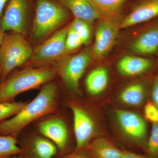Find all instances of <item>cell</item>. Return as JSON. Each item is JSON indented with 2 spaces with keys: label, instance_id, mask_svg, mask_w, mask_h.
<instances>
[{
  "label": "cell",
  "instance_id": "1f68e13d",
  "mask_svg": "<svg viewBox=\"0 0 158 158\" xmlns=\"http://www.w3.org/2000/svg\"><path fill=\"white\" fill-rule=\"evenodd\" d=\"M9 158H26V157L24 156L21 153L19 154L12 156H11V157Z\"/></svg>",
  "mask_w": 158,
  "mask_h": 158
},
{
  "label": "cell",
  "instance_id": "7a4b0ae2",
  "mask_svg": "<svg viewBox=\"0 0 158 158\" xmlns=\"http://www.w3.org/2000/svg\"><path fill=\"white\" fill-rule=\"evenodd\" d=\"M56 74V68L48 66H28L11 72L0 82V102H14L20 94L51 81Z\"/></svg>",
  "mask_w": 158,
  "mask_h": 158
},
{
  "label": "cell",
  "instance_id": "f1b7e54d",
  "mask_svg": "<svg viewBox=\"0 0 158 158\" xmlns=\"http://www.w3.org/2000/svg\"><path fill=\"white\" fill-rule=\"evenodd\" d=\"M120 158H149L148 157H145L144 156L130 152L125 151H124L123 154Z\"/></svg>",
  "mask_w": 158,
  "mask_h": 158
},
{
  "label": "cell",
  "instance_id": "5b68a950",
  "mask_svg": "<svg viewBox=\"0 0 158 158\" xmlns=\"http://www.w3.org/2000/svg\"><path fill=\"white\" fill-rule=\"evenodd\" d=\"M93 57L92 51L87 49L71 56L62 58L55 67L57 74L69 89L78 91L80 80Z\"/></svg>",
  "mask_w": 158,
  "mask_h": 158
},
{
  "label": "cell",
  "instance_id": "6da1fadb",
  "mask_svg": "<svg viewBox=\"0 0 158 158\" xmlns=\"http://www.w3.org/2000/svg\"><path fill=\"white\" fill-rule=\"evenodd\" d=\"M58 91L54 82L43 85L33 100L27 102L15 116L0 122V135H11L17 138L28 125L54 113L58 106Z\"/></svg>",
  "mask_w": 158,
  "mask_h": 158
},
{
  "label": "cell",
  "instance_id": "8fae6325",
  "mask_svg": "<svg viewBox=\"0 0 158 158\" xmlns=\"http://www.w3.org/2000/svg\"><path fill=\"white\" fill-rule=\"evenodd\" d=\"M37 128L43 137L56 144L59 152H64L68 143V132L63 119L57 117L46 118L40 122Z\"/></svg>",
  "mask_w": 158,
  "mask_h": 158
},
{
  "label": "cell",
  "instance_id": "4dcf8cb0",
  "mask_svg": "<svg viewBox=\"0 0 158 158\" xmlns=\"http://www.w3.org/2000/svg\"><path fill=\"white\" fill-rule=\"evenodd\" d=\"M6 32L3 31L2 29L0 26V48L2 46V44L4 40V38L6 35Z\"/></svg>",
  "mask_w": 158,
  "mask_h": 158
},
{
  "label": "cell",
  "instance_id": "ffe728a7",
  "mask_svg": "<svg viewBox=\"0 0 158 158\" xmlns=\"http://www.w3.org/2000/svg\"><path fill=\"white\" fill-rule=\"evenodd\" d=\"M145 87L141 83H135L127 86L123 90L119 96L120 100L125 104L136 106L143 102Z\"/></svg>",
  "mask_w": 158,
  "mask_h": 158
},
{
  "label": "cell",
  "instance_id": "44dd1931",
  "mask_svg": "<svg viewBox=\"0 0 158 158\" xmlns=\"http://www.w3.org/2000/svg\"><path fill=\"white\" fill-rule=\"evenodd\" d=\"M22 152L17 138L11 135H0V158H9Z\"/></svg>",
  "mask_w": 158,
  "mask_h": 158
},
{
  "label": "cell",
  "instance_id": "7c38bea8",
  "mask_svg": "<svg viewBox=\"0 0 158 158\" xmlns=\"http://www.w3.org/2000/svg\"><path fill=\"white\" fill-rule=\"evenodd\" d=\"M130 49L140 56H152L158 53V20L137 36L131 43Z\"/></svg>",
  "mask_w": 158,
  "mask_h": 158
},
{
  "label": "cell",
  "instance_id": "30bf717a",
  "mask_svg": "<svg viewBox=\"0 0 158 158\" xmlns=\"http://www.w3.org/2000/svg\"><path fill=\"white\" fill-rule=\"evenodd\" d=\"M99 21L92 50L94 56L97 58L105 56L110 52L120 29L119 23L107 19H103Z\"/></svg>",
  "mask_w": 158,
  "mask_h": 158
},
{
  "label": "cell",
  "instance_id": "277c9868",
  "mask_svg": "<svg viewBox=\"0 0 158 158\" xmlns=\"http://www.w3.org/2000/svg\"><path fill=\"white\" fill-rule=\"evenodd\" d=\"M68 11L61 4L51 0H38L33 28V35L39 39L59 27L68 18Z\"/></svg>",
  "mask_w": 158,
  "mask_h": 158
},
{
  "label": "cell",
  "instance_id": "d4e9b609",
  "mask_svg": "<svg viewBox=\"0 0 158 158\" xmlns=\"http://www.w3.org/2000/svg\"><path fill=\"white\" fill-rule=\"evenodd\" d=\"M83 44L81 39L71 25L68 27L65 40V48L67 53L77 50Z\"/></svg>",
  "mask_w": 158,
  "mask_h": 158
},
{
  "label": "cell",
  "instance_id": "d6986e66",
  "mask_svg": "<svg viewBox=\"0 0 158 158\" xmlns=\"http://www.w3.org/2000/svg\"><path fill=\"white\" fill-rule=\"evenodd\" d=\"M108 81L109 76L106 69L103 67L95 69L86 78V89L91 95H98L106 88Z\"/></svg>",
  "mask_w": 158,
  "mask_h": 158
},
{
  "label": "cell",
  "instance_id": "603a6c76",
  "mask_svg": "<svg viewBox=\"0 0 158 158\" xmlns=\"http://www.w3.org/2000/svg\"><path fill=\"white\" fill-rule=\"evenodd\" d=\"M89 23L83 20L75 18L71 26L81 39L83 44L88 45L91 38V31Z\"/></svg>",
  "mask_w": 158,
  "mask_h": 158
},
{
  "label": "cell",
  "instance_id": "ba28073f",
  "mask_svg": "<svg viewBox=\"0 0 158 158\" xmlns=\"http://www.w3.org/2000/svg\"><path fill=\"white\" fill-rule=\"evenodd\" d=\"M68 106L73 115L76 150L85 149L93 137L94 122L89 113L81 106L72 102H69Z\"/></svg>",
  "mask_w": 158,
  "mask_h": 158
},
{
  "label": "cell",
  "instance_id": "4fadbf2b",
  "mask_svg": "<svg viewBox=\"0 0 158 158\" xmlns=\"http://www.w3.org/2000/svg\"><path fill=\"white\" fill-rule=\"evenodd\" d=\"M115 114L119 125L129 137L138 141L144 140L146 136V125L141 116L124 110H116Z\"/></svg>",
  "mask_w": 158,
  "mask_h": 158
},
{
  "label": "cell",
  "instance_id": "cb8c5ba5",
  "mask_svg": "<svg viewBox=\"0 0 158 158\" xmlns=\"http://www.w3.org/2000/svg\"><path fill=\"white\" fill-rule=\"evenodd\" d=\"M145 148L148 157L158 158V122L152 123L151 133Z\"/></svg>",
  "mask_w": 158,
  "mask_h": 158
},
{
  "label": "cell",
  "instance_id": "5bb4252c",
  "mask_svg": "<svg viewBox=\"0 0 158 158\" xmlns=\"http://www.w3.org/2000/svg\"><path fill=\"white\" fill-rule=\"evenodd\" d=\"M20 147L26 158H54L59 151L56 144L43 136H34Z\"/></svg>",
  "mask_w": 158,
  "mask_h": 158
},
{
  "label": "cell",
  "instance_id": "52a82bcc",
  "mask_svg": "<svg viewBox=\"0 0 158 158\" xmlns=\"http://www.w3.org/2000/svg\"><path fill=\"white\" fill-rule=\"evenodd\" d=\"M27 9L28 0H9L0 19V26L3 31L23 34Z\"/></svg>",
  "mask_w": 158,
  "mask_h": 158
},
{
  "label": "cell",
  "instance_id": "83f0119b",
  "mask_svg": "<svg viewBox=\"0 0 158 158\" xmlns=\"http://www.w3.org/2000/svg\"><path fill=\"white\" fill-rule=\"evenodd\" d=\"M152 98L154 103L158 108V75L155 79L153 85Z\"/></svg>",
  "mask_w": 158,
  "mask_h": 158
},
{
  "label": "cell",
  "instance_id": "9a60e30c",
  "mask_svg": "<svg viewBox=\"0 0 158 158\" xmlns=\"http://www.w3.org/2000/svg\"><path fill=\"white\" fill-rule=\"evenodd\" d=\"M60 4L70 10L75 18L85 21L91 23L96 20L103 19L90 0H59Z\"/></svg>",
  "mask_w": 158,
  "mask_h": 158
},
{
  "label": "cell",
  "instance_id": "d6a6232c",
  "mask_svg": "<svg viewBox=\"0 0 158 158\" xmlns=\"http://www.w3.org/2000/svg\"><path fill=\"white\" fill-rule=\"evenodd\" d=\"M0 82H1V80H0Z\"/></svg>",
  "mask_w": 158,
  "mask_h": 158
},
{
  "label": "cell",
  "instance_id": "7402d4cb",
  "mask_svg": "<svg viewBox=\"0 0 158 158\" xmlns=\"http://www.w3.org/2000/svg\"><path fill=\"white\" fill-rule=\"evenodd\" d=\"M27 102H0V122L11 118L17 114Z\"/></svg>",
  "mask_w": 158,
  "mask_h": 158
},
{
  "label": "cell",
  "instance_id": "4316f807",
  "mask_svg": "<svg viewBox=\"0 0 158 158\" xmlns=\"http://www.w3.org/2000/svg\"><path fill=\"white\" fill-rule=\"evenodd\" d=\"M60 158H93L86 149L76 150L68 154L62 156Z\"/></svg>",
  "mask_w": 158,
  "mask_h": 158
},
{
  "label": "cell",
  "instance_id": "ac0fdd59",
  "mask_svg": "<svg viewBox=\"0 0 158 158\" xmlns=\"http://www.w3.org/2000/svg\"><path fill=\"white\" fill-rule=\"evenodd\" d=\"M87 150L93 158H120L124 151L106 138H99L90 142Z\"/></svg>",
  "mask_w": 158,
  "mask_h": 158
},
{
  "label": "cell",
  "instance_id": "2e32d148",
  "mask_svg": "<svg viewBox=\"0 0 158 158\" xmlns=\"http://www.w3.org/2000/svg\"><path fill=\"white\" fill-rule=\"evenodd\" d=\"M90 1L104 18L119 23L125 16L130 0Z\"/></svg>",
  "mask_w": 158,
  "mask_h": 158
},
{
  "label": "cell",
  "instance_id": "e0dca14e",
  "mask_svg": "<svg viewBox=\"0 0 158 158\" xmlns=\"http://www.w3.org/2000/svg\"><path fill=\"white\" fill-rule=\"evenodd\" d=\"M153 65L151 59L146 57L127 56L118 61L117 68L119 72L125 76H134L144 73Z\"/></svg>",
  "mask_w": 158,
  "mask_h": 158
},
{
  "label": "cell",
  "instance_id": "3957f363",
  "mask_svg": "<svg viewBox=\"0 0 158 158\" xmlns=\"http://www.w3.org/2000/svg\"><path fill=\"white\" fill-rule=\"evenodd\" d=\"M33 50L23 34H6L0 48V80L5 81L15 69L31 59Z\"/></svg>",
  "mask_w": 158,
  "mask_h": 158
},
{
  "label": "cell",
  "instance_id": "8992f818",
  "mask_svg": "<svg viewBox=\"0 0 158 158\" xmlns=\"http://www.w3.org/2000/svg\"><path fill=\"white\" fill-rule=\"evenodd\" d=\"M68 27L59 30L33 51L30 66H43L60 59L67 53L65 40Z\"/></svg>",
  "mask_w": 158,
  "mask_h": 158
},
{
  "label": "cell",
  "instance_id": "f546056e",
  "mask_svg": "<svg viewBox=\"0 0 158 158\" xmlns=\"http://www.w3.org/2000/svg\"><path fill=\"white\" fill-rule=\"evenodd\" d=\"M9 0H0V19L2 16L6 6Z\"/></svg>",
  "mask_w": 158,
  "mask_h": 158
},
{
  "label": "cell",
  "instance_id": "484cf974",
  "mask_svg": "<svg viewBox=\"0 0 158 158\" xmlns=\"http://www.w3.org/2000/svg\"><path fill=\"white\" fill-rule=\"evenodd\" d=\"M145 118L152 123L158 122V108L153 102L148 101L144 108Z\"/></svg>",
  "mask_w": 158,
  "mask_h": 158
},
{
  "label": "cell",
  "instance_id": "9c48e42d",
  "mask_svg": "<svg viewBox=\"0 0 158 158\" xmlns=\"http://www.w3.org/2000/svg\"><path fill=\"white\" fill-rule=\"evenodd\" d=\"M129 10L119 24L127 28L158 17V0H130Z\"/></svg>",
  "mask_w": 158,
  "mask_h": 158
}]
</instances>
